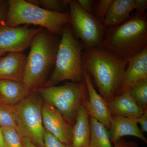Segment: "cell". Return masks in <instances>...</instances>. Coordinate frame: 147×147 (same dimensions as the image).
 Segmentation results:
<instances>
[{"label":"cell","instance_id":"1","mask_svg":"<svg viewBox=\"0 0 147 147\" xmlns=\"http://www.w3.org/2000/svg\"><path fill=\"white\" fill-rule=\"evenodd\" d=\"M128 61L112 55L100 46L84 48L83 69L94 77L100 94L107 102L119 89Z\"/></svg>","mask_w":147,"mask_h":147},{"label":"cell","instance_id":"2","mask_svg":"<svg viewBox=\"0 0 147 147\" xmlns=\"http://www.w3.org/2000/svg\"><path fill=\"white\" fill-rule=\"evenodd\" d=\"M100 46L123 59L137 55L147 46L146 12H135L121 25L107 29Z\"/></svg>","mask_w":147,"mask_h":147},{"label":"cell","instance_id":"3","mask_svg":"<svg viewBox=\"0 0 147 147\" xmlns=\"http://www.w3.org/2000/svg\"><path fill=\"white\" fill-rule=\"evenodd\" d=\"M53 34L42 28L30 46L23 80L30 91H36L43 86L47 74L55 65L59 43Z\"/></svg>","mask_w":147,"mask_h":147},{"label":"cell","instance_id":"4","mask_svg":"<svg viewBox=\"0 0 147 147\" xmlns=\"http://www.w3.org/2000/svg\"><path fill=\"white\" fill-rule=\"evenodd\" d=\"M58 45L54 69L42 87L55 86L66 80L74 83L84 82L82 54L84 46L74 36L70 24L64 28Z\"/></svg>","mask_w":147,"mask_h":147},{"label":"cell","instance_id":"5","mask_svg":"<svg viewBox=\"0 0 147 147\" xmlns=\"http://www.w3.org/2000/svg\"><path fill=\"white\" fill-rule=\"evenodd\" d=\"M7 3L5 24L9 27L35 25L53 34L62 35L64 27L71 23L68 12L50 11L25 0H9Z\"/></svg>","mask_w":147,"mask_h":147},{"label":"cell","instance_id":"6","mask_svg":"<svg viewBox=\"0 0 147 147\" xmlns=\"http://www.w3.org/2000/svg\"><path fill=\"white\" fill-rule=\"evenodd\" d=\"M43 105L36 91H31L24 99L13 105L16 130L21 137L29 139L37 147H44Z\"/></svg>","mask_w":147,"mask_h":147},{"label":"cell","instance_id":"7","mask_svg":"<svg viewBox=\"0 0 147 147\" xmlns=\"http://www.w3.org/2000/svg\"><path fill=\"white\" fill-rule=\"evenodd\" d=\"M45 103L60 112L69 122L76 118L78 109L86 98L85 81L81 83L67 82L64 85L41 87L36 90Z\"/></svg>","mask_w":147,"mask_h":147},{"label":"cell","instance_id":"8","mask_svg":"<svg viewBox=\"0 0 147 147\" xmlns=\"http://www.w3.org/2000/svg\"><path fill=\"white\" fill-rule=\"evenodd\" d=\"M72 32L77 39H81L84 48L100 46L107 28L93 15L86 12L74 0H68Z\"/></svg>","mask_w":147,"mask_h":147},{"label":"cell","instance_id":"9","mask_svg":"<svg viewBox=\"0 0 147 147\" xmlns=\"http://www.w3.org/2000/svg\"><path fill=\"white\" fill-rule=\"evenodd\" d=\"M42 28L9 27L5 23L0 25V52L21 53L30 47L37 34Z\"/></svg>","mask_w":147,"mask_h":147},{"label":"cell","instance_id":"10","mask_svg":"<svg viewBox=\"0 0 147 147\" xmlns=\"http://www.w3.org/2000/svg\"><path fill=\"white\" fill-rule=\"evenodd\" d=\"M84 75L88 98L84 100L83 104L90 117L95 119L109 130L112 115L108 108L107 102L96 92L90 75L84 71Z\"/></svg>","mask_w":147,"mask_h":147},{"label":"cell","instance_id":"11","mask_svg":"<svg viewBox=\"0 0 147 147\" xmlns=\"http://www.w3.org/2000/svg\"><path fill=\"white\" fill-rule=\"evenodd\" d=\"M42 114L45 130L62 143L71 144L72 128L60 112L45 103L42 106Z\"/></svg>","mask_w":147,"mask_h":147},{"label":"cell","instance_id":"12","mask_svg":"<svg viewBox=\"0 0 147 147\" xmlns=\"http://www.w3.org/2000/svg\"><path fill=\"white\" fill-rule=\"evenodd\" d=\"M147 79V46L128 60L122 83L116 95L127 91L137 83Z\"/></svg>","mask_w":147,"mask_h":147},{"label":"cell","instance_id":"13","mask_svg":"<svg viewBox=\"0 0 147 147\" xmlns=\"http://www.w3.org/2000/svg\"><path fill=\"white\" fill-rule=\"evenodd\" d=\"M26 56L21 53H8L0 57V80L23 83Z\"/></svg>","mask_w":147,"mask_h":147},{"label":"cell","instance_id":"14","mask_svg":"<svg viewBox=\"0 0 147 147\" xmlns=\"http://www.w3.org/2000/svg\"><path fill=\"white\" fill-rule=\"evenodd\" d=\"M107 103L112 115L136 120L145 111L137 105L128 91L115 96Z\"/></svg>","mask_w":147,"mask_h":147},{"label":"cell","instance_id":"15","mask_svg":"<svg viewBox=\"0 0 147 147\" xmlns=\"http://www.w3.org/2000/svg\"><path fill=\"white\" fill-rule=\"evenodd\" d=\"M110 130L109 133L112 144L126 136H134L141 139L146 144L147 143L146 138L134 119L112 115Z\"/></svg>","mask_w":147,"mask_h":147},{"label":"cell","instance_id":"16","mask_svg":"<svg viewBox=\"0 0 147 147\" xmlns=\"http://www.w3.org/2000/svg\"><path fill=\"white\" fill-rule=\"evenodd\" d=\"M135 9L134 0H113L101 22L107 29L117 26L126 21Z\"/></svg>","mask_w":147,"mask_h":147},{"label":"cell","instance_id":"17","mask_svg":"<svg viewBox=\"0 0 147 147\" xmlns=\"http://www.w3.org/2000/svg\"><path fill=\"white\" fill-rule=\"evenodd\" d=\"M90 116L84 104L79 107L72 129L71 147H90Z\"/></svg>","mask_w":147,"mask_h":147},{"label":"cell","instance_id":"18","mask_svg":"<svg viewBox=\"0 0 147 147\" xmlns=\"http://www.w3.org/2000/svg\"><path fill=\"white\" fill-rule=\"evenodd\" d=\"M31 91L22 82L9 79L0 80V96L5 104L16 105L28 96Z\"/></svg>","mask_w":147,"mask_h":147},{"label":"cell","instance_id":"19","mask_svg":"<svg viewBox=\"0 0 147 147\" xmlns=\"http://www.w3.org/2000/svg\"><path fill=\"white\" fill-rule=\"evenodd\" d=\"M90 147H112L109 131L102 123L90 118Z\"/></svg>","mask_w":147,"mask_h":147},{"label":"cell","instance_id":"20","mask_svg":"<svg viewBox=\"0 0 147 147\" xmlns=\"http://www.w3.org/2000/svg\"><path fill=\"white\" fill-rule=\"evenodd\" d=\"M128 91L137 105L144 111L147 110V79L135 84Z\"/></svg>","mask_w":147,"mask_h":147},{"label":"cell","instance_id":"21","mask_svg":"<svg viewBox=\"0 0 147 147\" xmlns=\"http://www.w3.org/2000/svg\"><path fill=\"white\" fill-rule=\"evenodd\" d=\"M0 127L16 129L13 105H0Z\"/></svg>","mask_w":147,"mask_h":147},{"label":"cell","instance_id":"22","mask_svg":"<svg viewBox=\"0 0 147 147\" xmlns=\"http://www.w3.org/2000/svg\"><path fill=\"white\" fill-rule=\"evenodd\" d=\"M68 0H30L31 3L42 8L55 12H62L64 9L68 6Z\"/></svg>","mask_w":147,"mask_h":147},{"label":"cell","instance_id":"23","mask_svg":"<svg viewBox=\"0 0 147 147\" xmlns=\"http://www.w3.org/2000/svg\"><path fill=\"white\" fill-rule=\"evenodd\" d=\"M5 147H24L21 135L15 128H2Z\"/></svg>","mask_w":147,"mask_h":147},{"label":"cell","instance_id":"24","mask_svg":"<svg viewBox=\"0 0 147 147\" xmlns=\"http://www.w3.org/2000/svg\"><path fill=\"white\" fill-rule=\"evenodd\" d=\"M113 0L95 1L92 15L102 22L108 11Z\"/></svg>","mask_w":147,"mask_h":147},{"label":"cell","instance_id":"25","mask_svg":"<svg viewBox=\"0 0 147 147\" xmlns=\"http://www.w3.org/2000/svg\"><path fill=\"white\" fill-rule=\"evenodd\" d=\"M44 147H71V144H67L60 140L50 132L44 130Z\"/></svg>","mask_w":147,"mask_h":147},{"label":"cell","instance_id":"26","mask_svg":"<svg viewBox=\"0 0 147 147\" xmlns=\"http://www.w3.org/2000/svg\"><path fill=\"white\" fill-rule=\"evenodd\" d=\"M78 5L86 12L92 15L95 1L92 0H77Z\"/></svg>","mask_w":147,"mask_h":147},{"label":"cell","instance_id":"27","mask_svg":"<svg viewBox=\"0 0 147 147\" xmlns=\"http://www.w3.org/2000/svg\"><path fill=\"white\" fill-rule=\"evenodd\" d=\"M114 147H140L136 142L126 141L121 138L113 144Z\"/></svg>","mask_w":147,"mask_h":147},{"label":"cell","instance_id":"28","mask_svg":"<svg viewBox=\"0 0 147 147\" xmlns=\"http://www.w3.org/2000/svg\"><path fill=\"white\" fill-rule=\"evenodd\" d=\"M137 123L140 124L141 125V130L142 133L147 132V110H145L144 113L135 120Z\"/></svg>","mask_w":147,"mask_h":147},{"label":"cell","instance_id":"29","mask_svg":"<svg viewBox=\"0 0 147 147\" xmlns=\"http://www.w3.org/2000/svg\"><path fill=\"white\" fill-rule=\"evenodd\" d=\"M136 12L139 13H146L147 9V0H134Z\"/></svg>","mask_w":147,"mask_h":147},{"label":"cell","instance_id":"30","mask_svg":"<svg viewBox=\"0 0 147 147\" xmlns=\"http://www.w3.org/2000/svg\"><path fill=\"white\" fill-rule=\"evenodd\" d=\"M21 137L24 147H37L33 143H32L29 139L25 137Z\"/></svg>","mask_w":147,"mask_h":147},{"label":"cell","instance_id":"31","mask_svg":"<svg viewBox=\"0 0 147 147\" xmlns=\"http://www.w3.org/2000/svg\"><path fill=\"white\" fill-rule=\"evenodd\" d=\"M1 3H0V25L3 23L5 17V10L4 8L1 6Z\"/></svg>","mask_w":147,"mask_h":147},{"label":"cell","instance_id":"32","mask_svg":"<svg viewBox=\"0 0 147 147\" xmlns=\"http://www.w3.org/2000/svg\"><path fill=\"white\" fill-rule=\"evenodd\" d=\"M0 147H5L2 128L0 127Z\"/></svg>","mask_w":147,"mask_h":147},{"label":"cell","instance_id":"33","mask_svg":"<svg viewBox=\"0 0 147 147\" xmlns=\"http://www.w3.org/2000/svg\"><path fill=\"white\" fill-rule=\"evenodd\" d=\"M2 104H5L4 103L3 101L2 98L1 96H0V105H2Z\"/></svg>","mask_w":147,"mask_h":147},{"label":"cell","instance_id":"34","mask_svg":"<svg viewBox=\"0 0 147 147\" xmlns=\"http://www.w3.org/2000/svg\"><path fill=\"white\" fill-rule=\"evenodd\" d=\"M6 53H2V52H0V57H1V56H3V55H5Z\"/></svg>","mask_w":147,"mask_h":147},{"label":"cell","instance_id":"35","mask_svg":"<svg viewBox=\"0 0 147 147\" xmlns=\"http://www.w3.org/2000/svg\"><path fill=\"white\" fill-rule=\"evenodd\" d=\"M2 1H0V3H1V2H2Z\"/></svg>","mask_w":147,"mask_h":147}]
</instances>
